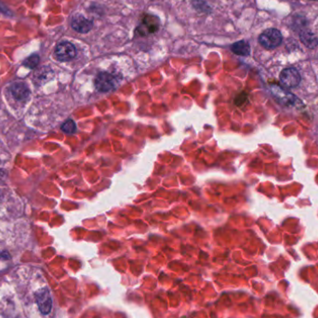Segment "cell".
Instances as JSON below:
<instances>
[{
    "mask_svg": "<svg viewBox=\"0 0 318 318\" xmlns=\"http://www.w3.org/2000/svg\"><path fill=\"white\" fill-rule=\"evenodd\" d=\"M301 75L295 68H287L280 74V81L287 87H295L301 83Z\"/></svg>",
    "mask_w": 318,
    "mask_h": 318,
    "instance_id": "cell-6",
    "label": "cell"
},
{
    "mask_svg": "<svg viewBox=\"0 0 318 318\" xmlns=\"http://www.w3.org/2000/svg\"><path fill=\"white\" fill-rule=\"evenodd\" d=\"M232 52L240 56H248L250 54V47L248 42L246 41H238L233 44L231 47Z\"/></svg>",
    "mask_w": 318,
    "mask_h": 318,
    "instance_id": "cell-11",
    "label": "cell"
},
{
    "mask_svg": "<svg viewBox=\"0 0 318 318\" xmlns=\"http://www.w3.org/2000/svg\"><path fill=\"white\" fill-rule=\"evenodd\" d=\"M12 96L19 101L26 100L29 96V89L24 83H15L11 87Z\"/></svg>",
    "mask_w": 318,
    "mask_h": 318,
    "instance_id": "cell-9",
    "label": "cell"
},
{
    "mask_svg": "<svg viewBox=\"0 0 318 318\" xmlns=\"http://www.w3.org/2000/svg\"><path fill=\"white\" fill-rule=\"evenodd\" d=\"M301 40L309 49H315L318 45V38L310 31H302L301 34Z\"/></svg>",
    "mask_w": 318,
    "mask_h": 318,
    "instance_id": "cell-10",
    "label": "cell"
},
{
    "mask_svg": "<svg viewBox=\"0 0 318 318\" xmlns=\"http://www.w3.org/2000/svg\"><path fill=\"white\" fill-rule=\"evenodd\" d=\"M273 94L275 95V98L284 105L287 106H297L298 103L301 104V102L294 95L288 92L284 88L278 86L272 87Z\"/></svg>",
    "mask_w": 318,
    "mask_h": 318,
    "instance_id": "cell-5",
    "label": "cell"
},
{
    "mask_svg": "<svg viewBox=\"0 0 318 318\" xmlns=\"http://www.w3.org/2000/svg\"><path fill=\"white\" fill-rule=\"evenodd\" d=\"M116 85V78L109 73L102 72L95 78V87L100 92H109L115 88Z\"/></svg>",
    "mask_w": 318,
    "mask_h": 318,
    "instance_id": "cell-2",
    "label": "cell"
},
{
    "mask_svg": "<svg viewBox=\"0 0 318 318\" xmlns=\"http://www.w3.org/2000/svg\"><path fill=\"white\" fill-rule=\"evenodd\" d=\"M71 26L78 33L86 34V33H88L92 29L93 23L90 20L87 19L82 15H77V16L73 18L72 23H71Z\"/></svg>",
    "mask_w": 318,
    "mask_h": 318,
    "instance_id": "cell-8",
    "label": "cell"
},
{
    "mask_svg": "<svg viewBox=\"0 0 318 318\" xmlns=\"http://www.w3.org/2000/svg\"><path fill=\"white\" fill-rule=\"evenodd\" d=\"M315 1H318V0H315Z\"/></svg>",
    "mask_w": 318,
    "mask_h": 318,
    "instance_id": "cell-14",
    "label": "cell"
},
{
    "mask_svg": "<svg viewBox=\"0 0 318 318\" xmlns=\"http://www.w3.org/2000/svg\"><path fill=\"white\" fill-rule=\"evenodd\" d=\"M77 55L76 47L70 42L64 41L57 45L55 49V57L60 61L73 60Z\"/></svg>",
    "mask_w": 318,
    "mask_h": 318,
    "instance_id": "cell-3",
    "label": "cell"
},
{
    "mask_svg": "<svg viewBox=\"0 0 318 318\" xmlns=\"http://www.w3.org/2000/svg\"><path fill=\"white\" fill-rule=\"evenodd\" d=\"M159 26L158 19L155 16H145L137 28L138 34L141 35L154 34Z\"/></svg>",
    "mask_w": 318,
    "mask_h": 318,
    "instance_id": "cell-7",
    "label": "cell"
},
{
    "mask_svg": "<svg viewBox=\"0 0 318 318\" xmlns=\"http://www.w3.org/2000/svg\"><path fill=\"white\" fill-rule=\"evenodd\" d=\"M35 300L38 308L43 315H48L52 311V298L48 289H41L35 293Z\"/></svg>",
    "mask_w": 318,
    "mask_h": 318,
    "instance_id": "cell-4",
    "label": "cell"
},
{
    "mask_svg": "<svg viewBox=\"0 0 318 318\" xmlns=\"http://www.w3.org/2000/svg\"><path fill=\"white\" fill-rule=\"evenodd\" d=\"M259 42L268 50L275 49L282 42V34L277 29H267L260 35Z\"/></svg>",
    "mask_w": 318,
    "mask_h": 318,
    "instance_id": "cell-1",
    "label": "cell"
},
{
    "mask_svg": "<svg viewBox=\"0 0 318 318\" xmlns=\"http://www.w3.org/2000/svg\"><path fill=\"white\" fill-rule=\"evenodd\" d=\"M38 62H39V56L36 54H33L24 61V65L26 67L33 69L38 64Z\"/></svg>",
    "mask_w": 318,
    "mask_h": 318,
    "instance_id": "cell-13",
    "label": "cell"
},
{
    "mask_svg": "<svg viewBox=\"0 0 318 318\" xmlns=\"http://www.w3.org/2000/svg\"><path fill=\"white\" fill-rule=\"evenodd\" d=\"M61 129L63 132L67 133V134H73L74 132H76V129H77V126H76V123L72 119H68V120L65 121L62 126H61Z\"/></svg>",
    "mask_w": 318,
    "mask_h": 318,
    "instance_id": "cell-12",
    "label": "cell"
}]
</instances>
